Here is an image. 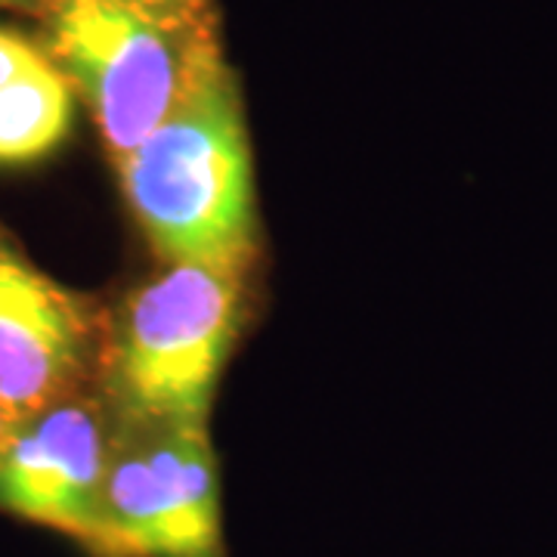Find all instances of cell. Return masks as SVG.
Listing matches in <instances>:
<instances>
[{
    "mask_svg": "<svg viewBox=\"0 0 557 557\" xmlns=\"http://www.w3.org/2000/svg\"><path fill=\"white\" fill-rule=\"evenodd\" d=\"M97 557H223L220 478L208 424L115 428Z\"/></svg>",
    "mask_w": 557,
    "mask_h": 557,
    "instance_id": "4",
    "label": "cell"
},
{
    "mask_svg": "<svg viewBox=\"0 0 557 557\" xmlns=\"http://www.w3.org/2000/svg\"><path fill=\"white\" fill-rule=\"evenodd\" d=\"M90 329L72 295L0 248V409L13 421L72 394Z\"/></svg>",
    "mask_w": 557,
    "mask_h": 557,
    "instance_id": "6",
    "label": "cell"
},
{
    "mask_svg": "<svg viewBox=\"0 0 557 557\" xmlns=\"http://www.w3.org/2000/svg\"><path fill=\"white\" fill-rule=\"evenodd\" d=\"M115 164L161 258L245 276L258 248L255 168L239 90L220 53L201 65L174 112Z\"/></svg>",
    "mask_w": 557,
    "mask_h": 557,
    "instance_id": "1",
    "label": "cell"
},
{
    "mask_svg": "<svg viewBox=\"0 0 557 557\" xmlns=\"http://www.w3.org/2000/svg\"><path fill=\"white\" fill-rule=\"evenodd\" d=\"M115 428L94 399L72 397L16 421L0 440V508L97 555Z\"/></svg>",
    "mask_w": 557,
    "mask_h": 557,
    "instance_id": "5",
    "label": "cell"
},
{
    "mask_svg": "<svg viewBox=\"0 0 557 557\" xmlns=\"http://www.w3.org/2000/svg\"><path fill=\"white\" fill-rule=\"evenodd\" d=\"M13 424H16V421H13V418H10L7 412H3V409H0V440L7 437V431H10Z\"/></svg>",
    "mask_w": 557,
    "mask_h": 557,
    "instance_id": "10",
    "label": "cell"
},
{
    "mask_svg": "<svg viewBox=\"0 0 557 557\" xmlns=\"http://www.w3.org/2000/svg\"><path fill=\"white\" fill-rule=\"evenodd\" d=\"M53 50L115 161L174 112L201 65L220 53L199 13H161L131 0H60Z\"/></svg>",
    "mask_w": 557,
    "mask_h": 557,
    "instance_id": "3",
    "label": "cell"
},
{
    "mask_svg": "<svg viewBox=\"0 0 557 557\" xmlns=\"http://www.w3.org/2000/svg\"><path fill=\"white\" fill-rule=\"evenodd\" d=\"M72 124V87L60 69L35 62L0 90V164H25L53 152Z\"/></svg>",
    "mask_w": 557,
    "mask_h": 557,
    "instance_id": "7",
    "label": "cell"
},
{
    "mask_svg": "<svg viewBox=\"0 0 557 557\" xmlns=\"http://www.w3.org/2000/svg\"><path fill=\"white\" fill-rule=\"evenodd\" d=\"M40 60H44V57H40L28 40H22L20 35L0 28V90H3L10 81L20 78L22 72H28V69Z\"/></svg>",
    "mask_w": 557,
    "mask_h": 557,
    "instance_id": "8",
    "label": "cell"
},
{
    "mask_svg": "<svg viewBox=\"0 0 557 557\" xmlns=\"http://www.w3.org/2000/svg\"><path fill=\"white\" fill-rule=\"evenodd\" d=\"M53 3H60V0H53Z\"/></svg>",
    "mask_w": 557,
    "mask_h": 557,
    "instance_id": "11",
    "label": "cell"
},
{
    "mask_svg": "<svg viewBox=\"0 0 557 557\" xmlns=\"http://www.w3.org/2000/svg\"><path fill=\"white\" fill-rule=\"evenodd\" d=\"M242 276L168 263L127 300L109 381L124 424H208L239 332Z\"/></svg>",
    "mask_w": 557,
    "mask_h": 557,
    "instance_id": "2",
    "label": "cell"
},
{
    "mask_svg": "<svg viewBox=\"0 0 557 557\" xmlns=\"http://www.w3.org/2000/svg\"><path fill=\"white\" fill-rule=\"evenodd\" d=\"M131 3L149 7V10H161V13H196L199 0H131Z\"/></svg>",
    "mask_w": 557,
    "mask_h": 557,
    "instance_id": "9",
    "label": "cell"
}]
</instances>
